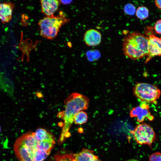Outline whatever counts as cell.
Wrapping results in <instances>:
<instances>
[{"mask_svg": "<svg viewBox=\"0 0 161 161\" xmlns=\"http://www.w3.org/2000/svg\"><path fill=\"white\" fill-rule=\"evenodd\" d=\"M65 109L59 112L57 117L63 120V128L59 142H63L66 138L70 135L69 132L74 122V117L78 112L87 110L89 105V99L86 96L77 92L71 94L64 101Z\"/></svg>", "mask_w": 161, "mask_h": 161, "instance_id": "cell-1", "label": "cell"}, {"mask_svg": "<svg viewBox=\"0 0 161 161\" xmlns=\"http://www.w3.org/2000/svg\"><path fill=\"white\" fill-rule=\"evenodd\" d=\"M148 38L137 32L126 36L123 41V51L124 55L133 60L147 56Z\"/></svg>", "mask_w": 161, "mask_h": 161, "instance_id": "cell-2", "label": "cell"}, {"mask_svg": "<svg viewBox=\"0 0 161 161\" xmlns=\"http://www.w3.org/2000/svg\"><path fill=\"white\" fill-rule=\"evenodd\" d=\"M67 21V19L62 12L57 16L44 17L38 23L40 35L48 39H53L57 35L61 26Z\"/></svg>", "mask_w": 161, "mask_h": 161, "instance_id": "cell-3", "label": "cell"}, {"mask_svg": "<svg viewBox=\"0 0 161 161\" xmlns=\"http://www.w3.org/2000/svg\"><path fill=\"white\" fill-rule=\"evenodd\" d=\"M134 95L143 102L154 103L160 97L161 92L156 85L150 83L139 82L133 88Z\"/></svg>", "mask_w": 161, "mask_h": 161, "instance_id": "cell-4", "label": "cell"}, {"mask_svg": "<svg viewBox=\"0 0 161 161\" xmlns=\"http://www.w3.org/2000/svg\"><path fill=\"white\" fill-rule=\"evenodd\" d=\"M131 133L137 143L140 145H147L151 147L156 140V135L153 129L145 123L137 125Z\"/></svg>", "mask_w": 161, "mask_h": 161, "instance_id": "cell-5", "label": "cell"}, {"mask_svg": "<svg viewBox=\"0 0 161 161\" xmlns=\"http://www.w3.org/2000/svg\"><path fill=\"white\" fill-rule=\"evenodd\" d=\"M145 30V32L148 38V53L145 61L147 63L153 57L161 56V37L156 36L151 27H147Z\"/></svg>", "mask_w": 161, "mask_h": 161, "instance_id": "cell-6", "label": "cell"}, {"mask_svg": "<svg viewBox=\"0 0 161 161\" xmlns=\"http://www.w3.org/2000/svg\"><path fill=\"white\" fill-rule=\"evenodd\" d=\"M149 109V105L145 102H143L140 106L132 109L130 113V116L136 117L137 121L140 123H143L145 119L152 121L154 117L151 114Z\"/></svg>", "mask_w": 161, "mask_h": 161, "instance_id": "cell-7", "label": "cell"}, {"mask_svg": "<svg viewBox=\"0 0 161 161\" xmlns=\"http://www.w3.org/2000/svg\"><path fill=\"white\" fill-rule=\"evenodd\" d=\"M13 148L16 157L20 161H32L30 151L19 138L16 141Z\"/></svg>", "mask_w": 161, "mask_h": 161, "instance_id": "cell-8", "label": "cell"}, {"mask_svg": "<svg viewBox=\"0 0 161 161\" xmlns=\"http://www.w3.org/2000/svg\"><path fill=\"white\" fill-rule=\"evenodd\" d=\"M83 40L85 44L89 47L99 44L101 41L102 35L98 30L93 29L87 30L85 33Z\"/></svg>", "mask_w": 161, "mask_h": 161, "instance_id": "cell-9", "label": "cell"}, {"mask_svg": "<svg viewBox=\"0 0 161 161\" xmlns=\"http://www.w3.org/2000/svg\"><path fill=\"white\" fill-rule=\"evenodd\" d=\"M14 4L11 2L0 3V20L3 24L9 22L12 18Z\"/></svg>", "mask_w": 161, "mask_h": 161, "instance_id": "cell-10", "label": "cell"}, {"mask_svg": "<svg viewBox=\"0 0 161 161\" xmlns=\"http://www.w3.org/2000/svg\"><path fill=\"white\" fill-rule=\"evenodd\" d=\"M59 3V1L57 0H41V4L42 12L47 17L54 16V14L58 9Z\"/></svg>", "mask_w": 161, "mask_h": 161, "instance_id": "cell-11", "label": "cell"}, {"mask_svg": "<svg viewBox=\"0 0 161 161\" xmlns=\"http://www.w3.org/2000/svg\"><path fill=\"white\" fill-rule=\"evenodd\" d=\"M22 143L33 153L37 149L38 141L35 137L33 133L25 134L19 137Z\"/></svg>", "mask_w": 161, "mask_h": 161, "instance_id": "cell-12", "label": "cell"}, {"mask_svg": "<svg viewBox=\"0 0 161 161\" xmlns=\"http://www.w3.org/2000/svg\"><path fill=\"white\" fill-rule=\"evenodd\" d=\"M91 150L83 148L80 152L73 154L77 161H93L98 159V157L93 154Z\"/></svg>", "mask_w": 161, "mask_h": 161, "instance_id": "cell-13", "label": "cell"}, {"mask_svg": "<svg viewBox=\"0 0 161 161\" xmlns=\"http://www.w3.org/2000/svg\"><path fill=\"white\" fill-rule=\"evenodd\" d=\"M33 133L35 137L38 141H55L53 136L44 129H38Z\"/></svg>", "mask_w": 161, "mask_h": 161, "instance_id": "cell-14", "label": "cell"}, {"mask_svg": "<svg viewBox=\"0 0 161 161\" xmlns=\"http://www.w3.org/2000/svg\"><path fill=\"white\" fill-rule=\"evenodd\" d=\"M55 143V141H38V149L46 152H51Z\"/></svg>", "mask_w": 161, "mask_h": 161, "instance_id": "cell-15", "label": "cell"}, {"mask_svg": "<svg viewBox=\"0 0 161 161\" xmlns=\"http://www.w3.org/2000/svg\"><path fill=\"white\" fill-rule=\"evenodd\" d=\"M50 152L37 149L34 152L32 161H43L49 156Z\"/></svg>", "mask_w": 161, "mask_h": 161, "instance_id": "cell-16", "label": "cell"}, {"mask_svg": "<svg viewBox=\"0 0 161 161\" xmlns=\"http://www.w3.org/2000/svg\"><path fill=\"white\" fill-rule=\"evenodd\" d=\"M88 120L87 113L84 111L77 113L74 117V122L77 124L82 125L86 123Z\"/></svg>", "mask_w": 161, "mask_h": 161, "instance_id": "cell-17", "label": "cell"}, {"mask_svg": "<svg viewBox=\"0 0 161 161\" xmlns=\"http://www.w3.org/2000/svg\"><path fill=\"white\" fill-rule=\"evenodd\" d=\"M135 14L138 18L141 20H145L149 16V11L146 7L140 6L136 10Z\"/></svg>", "mask_w": 161, "mask_h": 161, "instance_id": "cell-18", "label": "cell"}, {"mask_svg": "<svg viewBox=\"0 0 161 161\" xmlns=\"http://www.w3.org/2000/svg\"><path fill=\"white\" fill-rule=\"evenodd\" d=\"M55 161H77L73 154H62L56 155L54 157Z\"/></svg>", "mask_w": 161, "mask_h": 161, "instance_id": "cell-19", "label": "cell"}, {"mask_svg": "<svg viewBox=\"0 0 161 161\" xmlns=\"http://www.w3.org/2000/svg\"><path fill=\"white\" fill-rule=\"evenodd\" d=\"M124 11L125 13L127 15H132L136 12L135 6L131 4H126L124 7Z\"/></svg>", "mask_w": 161, "mask_h": 161, "instance_id": "cell-20", "label": "cell"}, {"mask_svg": "<svg viewBox=\"0 0 161 161\" xmlns=\"http://www.w3.org/2000/svg\"><path fill=\"white\" fill-rule=\"evenodd\" d=\"M149 161H161V153L157 152L151 154L149 157Z\"/></svg>", "mask_w": 161, "mask_h": 161, "instance_id": "cell-21", "label": "cell"}, {"mask_svg": "<svg viewBox=\"0 0 161 161\" xmlns=\"http://www.w3.org/2000/svg\"><path fill=\"white\" fill-rule=\"evenodd\" d=\"M154 28L156 33L161 34V19L158 20L156 22Z\"/></svg>", "mask_w": 161, "mask_h": 161, "instance_id": "cell-22", "label": "cell"}, {"mask_svg": "<svg viewBox=\"0 0 161 161\" xmlns=\"http://www.w3.org/2000/svg\"><path fill=\"white\" fill-rule=\"evenodd\" d=\"M154 2L156 6L159 9H161V0H156Z\"/></svg>", "mask_w": 161, "mask_h": 161, "instance_id": "cell-23", "label": "cell"}, {"mask_svg": "<svg viewBox=\"0 0 161 161\" xmlns=\"http://www.w3.org/2000/svg\"><path fill=\"white\" fill-rule=\"evenodd\" d=\"M61 2L64 4H69L71 2V1H61Z\"/></svg>", "mask_w": 161, "mask_h": 161, "instance_id": "cell-24", "label": "cell"}, {"mask_svg": "<svg viewBox=\"0 0 161 161\" xmlns=\"http://www.w3.org/2000/svg\"><path fill=\"white\" fill-rule=\"evenodd\" d=\"M127 161H140L135 159H131L127 160Z\"/></svg>", "mask_w": 161, "mask_h": 161, "instance_id": "cell-25", "label": "cell"}, {"mask_svg": "<svg viewBox=\"0 0 161 161\" xmlns=\"http://www.w3.org/2000/svg\"><path fill=\"white\" fill-rule=\"evenodd\" d=\"M93 161H101V160L99 159H97L96 160H95Z\"/></svg>", "mask_w": 161, "mask_h": 161, "instance_id": "cell-26", "label": "cell"}, {"mask_svg": "<svg viewBox=\"0 0 161 161\" xmlns=\"http://www.w3.org/2000/svg\"><path fill=\"white\" fill-rule=\"evenodd\" d=\"M1 126H0V132H1Z\"/></svg>", "mask_w": 161, "mask_h": 161, "instance_id": "cell-27", "label": "cell"}]
</instances>
